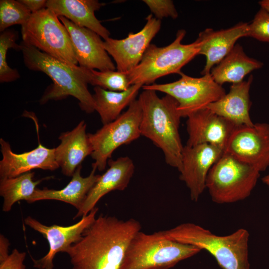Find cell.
Segmentation results:
<instances>
[{
    "label": "cell",
    "mask_w": 269,
    "mask_h": 269,
    "mask_svg": "<svg viewBox=\"0 0 269 269\" xmlns=\"http://www.w3.org/2000/svg\"><path fill=\"white\" fill-rule=\"evenodd\" d=\"M141 225L100 215L66 253L72 269H122L127 249Z\"/></svg>",
    "instance_id": "obj_1"
},
{
    "label": "cell",
    "mask_w": 269,
    "mask_h": 269,
    "mask_svg": "<svg viewBox=\"0 0 269 269\" xmlns=\"http://www.w3.org/2000/svg\"><path fill=\"white\" fill-rule=\"evenodd\" d=\"M138 100L142 108L141 135L150 139L162 150L165 162L181 168L182 145L179 132L180 116L178 104L171 96L159 97L156 91L143 90Z\"/></svg>",
    "instance_id": "obj_2"
},
{
    "label": "cell",
    "mask_w": 269,
    "mask_h": 269,
    "mask_svg": "<svg viewBox=\"0 0 269 269\" xmlns=\"http://www.w3.org/2000/svg\"><path fill=\"white\" fill-rule=\"evenodd\" d=\"M19 45L25 66L31 70L44 73L53 82L41 98V104L71 96L79 101L82 111L88 114L95 111L93 95L88 90V83L79 66L51 56L23 41Z\"/></svg>",
    "instance_id": "obj_3"
},
{
    "label": "cell",
    "mask_w": 269,
    "mask_h": 269,
    "mask_svg": "<svg viewBox=\"0 0 269 269\" xmlns=\"http://www.w3.org/2000/svg\"><path fill=\"white\" fill-rule=\"evenodd\" d=\"M159 232L167 239L207 251L223 269H250V234L245 229L240 228L231 234L219 236L197 224L184 223Z\"/></svg>",
    "instance_id": "obj_4"
},
{
    "label": "cell",
    "mask_w": 269,
    "mask_h": 269,
    "mask_svg": "<svg viewBox=\"0 0 269 269\" xmlns=\"http://www.w3.org/2000/svg\"><path fill=\"white\" fill-rule=\"evenodd\" d=\"M201 251L167 239L159 232L137 233L126 251L122 269H169Z\"/></svg>",
    "instance_id": "obj_5"
},
{
    "label": "cell",
    "mask_w": 269,
    "mask_h": 269,
    "mask_svg": "<svg viewBox=\"0 0 269 269\" xmlns=\"http://www.w3.org/2000/svg\"><path fill=\"white\" fill-rule=\"evenodd\" d=\"M186 34L184 29L178 30L175 40L164 47L150 44L139 63L126 74L130 85H149L157 79L171 74H180L182 68L199 54L200 43H181Z\"/></svg>",
    "instance_id": "obj_6"
},
{
    "label": "cell",
    "mask_w": 269,
    "mask_h": 269,
    "mask_svg": "<svg viewBox=\"0 0 269 269\" xmlns=\"http://www.w3.org/2000/svg\"><path fill=\"white\" fill-rule=\"evenodd\" d=\"M260 175L254 166L224 152L208 172L206 188L213 202L235 203L250 195Z\"/></svg>",
    "instance_id": "obj_7"
},
{
    "label": "cell",
    "mask_w": 269,
    "mask_h": 269,
    "mask_svg": "<svg viewBox=\"0 0 269 269\" xmlns=\"http://www.w3.org/2000/svg\"><path fill=\"white\" fill-rule=\"evenodd\" d=\"M22 41L51 56L77 65L69 34L58 16L46 7L31 13L21 25Z\"/></svg>",
    "instance_id": "obj_8"
},
{
    "label": "cell",
    "mask_w": 269,
    "mask_h": 269,
    "mask_svg": "<svg viewBox=\"0 0 269 269\" xmlns=\"http://www.w3.org/2000/svg\"><path fill=\"white\" fill-rule=\"evenodd\" d=\"M142 108L138 99L134 101L127 110L117 119L94 134H88L95 162L92 166L101 171L106 168L113 152L120 146L137 139L141 135Z\"/></svg>",
    "instance_id": "obj_9"
},
{
    "label": "cell",
    "mask_w": 269,
    "mask_h": 269,
    "mask_svg": "<svg viewBox=\"0 0 269 269\" xmlns=\"http://www.w3.org/2000/svg\"><path fill=\"white\" fill-rule=\"evenodd\" d=\"M179 75L181 78L177 81L143 85L142 89L161 92L173 97L178 104V111L181 118H187L205 108L226 94L225 89L214 80L210 73L199 78L182 72Z\"/></svg>",
    "instance_id": "obj_10"
},
{
    "label": "cell",
    "mask_w": 269,
    "mask_h": 269,
    "mask_svg": "<svg viewBox=\"0 0 269 269\" xmlns=\"http://www.w3.org/2000/svg\"><path fill=\"white\" fill-rule=\"evenodd\" d=\"M224 152L249 164L260 172L269 166V124L237 126L229 138Z\"/></svg>",
    "instance_id": "obj_11"
},
{
    "label": "cell",
    "mask_w": 269,
    "mask_h": 269,
    "mask_svg": "<svg viewBox=\"0 0 269 269\" xmlns=\"http://www.w3.org/2000/svg\"><path fill=\"white\" fill-rule=\"evenodd\" d=\"M98 211V208L95 207L77 223L68 226H47L31 216L25 218L24 223L42 234L47 240L49 247L48 253L41 258H32L33 267L38 269H53V260L56 254L66 253L72 245L80 239L84 231L96 219Z\"/></svg>",
    "instance_id": "obj_12"
},
{
    "label": "cell",
    "mask_w": 269,
    "mask_h": 269,
    "mask_svg": "<svg viewBox=\"0 0 269 269\" xmlns=\"http://www.w3.org/2000/svg\"><path fill=\"white\" fill-rule=\"evenodd\" d=\"M146 23L138 32L130 33L125 38L111 37L104 40L103 46L114 59L117 71L127 74L140 62L151 40L160 29L161 21L152 14L146 17Z\"/></svg>",
    "instance_id": "obj_13"
},
{
    "label": "cell",
    "mask_w": 269,
    "mask_h": 269,
    "mask_svg": "<svg viewBox=\"0 0 269 269\" xmlns=\"http://www.w3.org/2000/svg\"><path fill=\"white\" fill-rule=\"evenodd\" d=\"M223 152V148L210 144L184 146L180 179L189 189L192 201H197L206 189L208 172Z\"/></svg>",
    "instance_id": "obj_14"
},
{
    "label": "cell",
    "mask_w": 269,
    "mask_h": 269,
    "mask_svg": "<svg viewBox=\"0 0 269 269\" xmlns=\"http://www.w3.org/2000/svg\"><path fill=\"white\" fill-rule=\"evenodd\" d=\"M58 17L69 34L79 66L101 71L115 70L116 67L104 48L99 35L65 17Z\"/></svg>",
    "instance_id": "obj_15"
},
{
    "label": "cell",
    "mask_w": 269,
    "mask_h": 269,
    "mask_svg": "<svg viewBox=\"0 0 269 269\" xmlns=\"http://www.w3.org/2000/svg\"><path fill=\"white\" fill-rule=\"evenodd\" d=\"M237 126L205 108L187 117L188 138L186 145L206 143L224 150L229 138Z\"/></svg>",
    "instance_id": "obj_16"
},
{
    "label": "cell",
    "mask_w": 269,
    "mask_h": 269,
    "mask_svg": "<svg viewBox=\"0 0 269 269\" xmlns=\"http://www.w3.org/2000/svg\"><path fill=\"white\" fill-rule=\"evenodd\" d=\"M2 159L0 161V179L17 176L34 169L55 170L59 166L55 156V148L39 143L35 148L22 153L12 151L9 143L0 139Z\"/></svg>",
    "instance_id": "obj_17"
},
{
    "label": "cell",
    "mask_w": 269,
    "mask_h": 269,
    "mask_svg": "<svg viewBox=\"0 0 269 269\" xmlns=\"http://www.w3.org/2000/svg\"><path fill=\"white\" fill-rule=\"evenodd\" d=\"M109 168L100 176L88 193L82 206L73 219L87 215L96 207L99 201L108 193L123 191L128 186L134 172V165L128 156L110 159Z\"/></svg>",
    "instance_id": "obj_18"
},
{
    "label": "cell",
    "mask_w": 269,
    "mask_h": 269,
    "mask_svg": "<svg viewBox=\"0 0 269 269\" xmlns=\"http://www.w3.org/2000/svg\"><path fill=\"white\" fill-rule=\"evenodd\" d=\"M248 23L239 22L225 29L207 28L201 31L197 39L200 43L199 54L206 57V64L201 74H209L233 49L240 38L247 37Z\"/></svg>",
    "instance_id": "obj_19"
},
{
    "label": "cell",
    "mask_w": 269,
    "mask_h": 269,
    "mask_svg": "<svg viewBox=\"0 0 269 269\" xmlns=\"http://www.w3.org/2000/svg\"><path fill=\"white\" fill-rule=\"evenodd\" d=\"M86 127L85 121H81L72 130L62 133L58 137L61 142L54 148L55 159L66 176H72L84 159L93 152Z\"/></svg>",
    "instance_id": "obj_20"
},
{
    "label": "cell",
    "mask_w": 269,
    "mask_h": 269,
    "mask_svg": "<svg viewBox=\"0 0 269 269\" xmlns=\"http://www.w3.org/2000/svg\"><path fill=\"white\" fill-rule=\"evenodd\" d=\"M253 80L251 75L247 80L232 84L227 94L206 108L238 126H254L250 116L249 94Z\"/></svg>",
    "instance_id": "obj_21"
},
{
    "label": "cell",
    "mask_w": 269,
    "mask_h": 269,
    "mask_svg": "<svg viewBox=\"0 0 269 269\" xmlns=\"http://www.w3.org/2000/svg\"><path fill=\"white\" fill-rule=\"evenodd\" d=\"M105 4L97 0H48L46 7L58 16L88 28L105 40L110 37V32L95 15V12Z\"/></svg>",
    "instance_id": "obj_22"
},
{
    "label": "cell",
    "mask_w": 269,
    "mask_h": 269,
    "mask_svg": "<svg viewBox=\"0 0 269 269\" xmlns=\"http://www.w3.org/2000/svg\"><path fill=\"white\" fill-rule=\"evenodd\" d=\"M82 167V165L77 167L70 181L62 189L36 188L27 202L32 203L43 200H58L71 204L79 210L90 190L100 176L95 174L96 168L92 167L90 174L84 177L81 175Z\"/></svg>",
    "instance_id": "obj_23"
},
{
    "label": "cell",
    "mask_w": 269,
    "mask_h": 269,
    "mask_svg": "<svg viewBox=\"0 0 269 269\" xmlns=\"http://www.w3.org/2000/svg\"><path fill=\"white\" fill-rule=\"evenodd\" d=\"M263 63L249 57L239 44L215 67L210 74L219 85L225 83L237 84L243 81L244 77L254 70L261 68Z\"/></svg>",
    "instance_id": "obj_24"
},
{
    "label": "cell",
    "mask_w": 269,
    "mask_h": 269,
    "mask_svg": "<svg viewBox=\"0 0 269 269\" xmlns=\"http://www.w3.org/2000/svg\"><path fill=\"white\" fill-rule=\"evenodd\" d=\"M143 86L141 84L132 85L127 90L121 92L95 87V94L93 95L95 111L99 114L103 125L117 119L122 114L123 110L136 100Z\"/></svg>",
    "instance_id": "obj_25"
},
{
    "label": "cell",
    "mask_w": 269,
    "mask_h": 269,
    "mask_svg": "<svg viewBox=\"0 0 269 269\" xmlns=\"http://www.w3.org/2000/svg\"><path fill=\"white\" fill-rule=\"evenodd\" d=\"M34 172H28L16 177L0 179V195L3 198L2 210L8 212L20 200L26 202L33 195L36 186L46 178L34 181Z\"/></svg>",
    "instance_id": "obj_26"
},
{
    "label": "cell",
    "mask_w": 269,
    "mask_h": 269,
    "mask_svg": "<svg viewBox=\"0 0 269 269\" xmlns=\"http://www.w3.org/2000/svg\"><path fill=\"white\" fill-rule=\"evenodd\" d=\"M80 67L88 84L116 92L127 90L131 86L125 73L118 71H101Z\"/></svg>",
    "instance_id": "obj_27"
},
{
    "label": "cell",
    "mask_w": 269,
    "mask_h": 269,
    "mask_svg": "<svg viewBox=\"0 0 269 269\" xmlns=\"http://www.w3.org/2000/svg\"><path fill=\"white\" fill-rule=\"evenodd\" d=\"M31 12L19 0H0V31L3 32L9 27L24 24Z\"/></svg>",
    "instance_id": "obj_28"
},
{
    "label": "cell",
    "mask_w": 269,
    "mask_h": 269,
    "mask_svg": "<svg viewBox=\"0 0 269 269\" xmlns=\"http://www.w3.org/2000/svg\"><path fill=\"white\" fill-rule=\"evenodd\" d=\"M17 34L12 30H5L0 35V82H12L20 77L16 69L10 68L6 62V54L8 49L20 50V46L16 43Z\"/></svg>",
    "instance_id": "obj_29"
},
{
    "label": "cell",
    "mask_w": 269,
    "mask_h": 269,
    "mask_svg": "<svg viewBox=\"0 0 269 269\" xmlns=\"http://www.w3.org/2000/svg\"><path fill=\"white\" fill-rule=\"evenodd\" d=\"M247 37L269 43V11L261 7L248 24Z\"/></svg>",
    "instance_id": "obj_30"
},
{
    "label": "cell",
    "mask_w": 269,
    "mask_h": 269,
    "mask_svg": "<svg viewBox=\"0 0 269 269\" xmlns=\"http://www.w3.org/2000/svg\"><path fill=\"white\" fill-rule=\"evenodd\" d=\"M155 17L160 20L164 17L176 18L178 12L173 2L170 0H144Z\"/></svg>",
    "instance_id": "obj_31"
},
{
    "label": "cell",
    "mask_w": 269,
    "mask_h": 269,
    "mask_svg": "<svg viewBox=\"0 0 269 269\" xmlns=\"http://www.w3.org/2000/svg\"><path fill=\"white\" fill-rule=\"evenodd\" d=\"M26 255L24 252L13 249L7 259L0 263V269H25L24 261Z\"/></svg>",
    "instance_id": "obj_32"
},
{
    "label": "cell",
    "mask_w": 269,
    "mask_h": 269,
    "mask_svg": "<svg viewBox=\"0 0 269 269\" xmlns=\"http://www.w3.org/2000/svg\"><path fill=\"white\" fill-rule=\"evenodd\" d=\"M31 13L38 11L46 7L45 0H19Z\"/></svg>",
    "instance_id": "obj_33"
},
{
    "label": "cell",
    "mask_w": 269,
    "mask_h": 269,
    "mask_svg": "<svg viewBox=\"0 0 269 269\" xmlns=\"http://www.w3.org/2000/svg\"><path fill=\"white\" fill-rule=\"evenodd\" d=\"M10 246L9 240L3 235H0V263L5 260L9 255L8 248Z\"/></svg>",
    "instance_id": "obj_34"
},
{
    "label": "cell",
    "mask_w": 269,
    "mask_h": 269,
    "mask_svg": "<svg viewBox=\"0 0 269 269\" xmlns=\"http://www.w3.org/2000/svg\"><path fill=\"white\" fill-rule=\"evenodd\" d=\"M261 7L269 11V0H262L259 1Z\"/></svg>",
    "instance_id": "obj_35"
},
{
    "label": "cell",
    "mask_w": 269,
    "mask_h": 269,
    "mask_svg": "<svg viewBox=\"0 0 269 269\" xmlns=\"http://www.w3.org/2000/svg\"><path fill=\"white\" fill-rule=\"evenodd\" d=\"M262 181L264 184L269 186V174L262 178Z\"/></svg>",
    "instance_id": "obj_36"
}]
</instances>
